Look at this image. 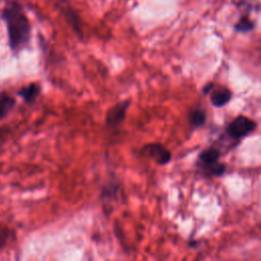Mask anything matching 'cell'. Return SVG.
I'll list each match as a JSON object with an SVG mask.
<instances>
[{
  "mask_svg": "<svg viewBox=\"0 0 261 261\" xmlns=\"http://www.w3.org/2000/svg\"><path fill=\"white\" fill-rule=\"evenodd\" d=\"M209 94H210V102L216 108L225 106L231 100V97H232L231 91L225 86H218L215 88V85H214L213 89Z\"/></svg>",
  "mask_w": 261,
  "mask_h": 261,
  "instance_id": "cell-6",
  "label": "cell"
},
{
  "mask_svg": "<svg viewBox=\"0 0 261 261\" xmlns=\"http://www.w3.org/2000/svg\"><path fill=\"white\" fill-rule=\"evenodd\" d=\"M121 191V182L113 176L105 181L100 193V200L103 205L104 213L109 215L112 211V203L115 202Z\"/></svg>",
  "mask_w": 261,
  "mask_h": 261,
  "instance_id": "cell-4",
  "label": "cell"
},
{
  "mask_svg": "<svg viewBox=\"0 0 261 261\" xmlns=\"http://www.w3.org/2000/svg\"><path fill=\"white\" fill-rule=\"evenodd\" d=\"M214 83H212V82H209V83H207L206 85H204V87L202 88V93L204 94V95H208L210 92H211V90L213 89V87H214Z\"/></svg>",
  "mask_w": 261,
  "mask_h": 261,
  "instance_id": "cell-13",
  "label": "cell"
},
{
  "mask_svg": "<svg viewBox=\"0 0 261 261\" xmlns=\"http://www.w3.org/2000/svg\"><path fill=\"white\" fill-rule=\"evenodd\" d=\"M255 21L249 16L248 13H243L239 20L234 23L233 25V30L234 32L237 33H240V34H246V33H249L253 30H255Z\"/></svg>",
  "mask_w": 261,
  "mask_h": 261,
  "instance_id": "cell-10",
  "label": "cell"
},
{
  "mask_svg": "<svg viewBox=\"0 0 261 261\" xmlns=\"http://www.w3.org/2000/svg\"><path fill=\"white\" fill-rule=\"evenodd\" d=\"M220 157H221V152L218 148L207 147L199 153L198 166L208 165V164L217 162V161H219Z\"/></svg>",
  "mask_w": 261,
  "mask_h": 261,
  "instance_id": "cell-8",
  "label": "cell"
},
{
  "mask_svg": "<svg viewBox=\"0 0 261 261\" xmlns=\"http://www.w3.org/2000/svg\"><path fill=\"white\" fill-rule=\"evenodd\" d=\"M140 154L150 158L158 165H166L171 160V152L161 143L152 142L142 146Z\"/></svg>",
  "mask_w": 261,
  "mask_h": 261,
  "instance_id": "cell-5",
  "label": "cell"
},
{
  "mask_svg": "<svg viewBox=\"0 0 261 261\" xmlns=\"http://www.w3.org/2000/svg\"><path fill=\"white\" fill-rule=\"evenodd\" d=\"M15 98L6 92H0V120L4 118L14 107Z\"/></svg>",
  "mask_w": 261,
  "mask_h": 261,
  "instance_id": "cell-11",
  "label": "cell"
},
{
  "mask_svg": "<svg viewBox=\"0 0 261 261\" xmlns=\"http://www.w3.org/2000/svg\"><path fill=\"white\" fill-rule=\"evenodd\" d=\"M199 168L208 176H214V177H220L226 172V165L222 162H214L208 165H201Z\"/></svg>",
  "mask_w": 261,
  "mask_h": 261,
  "instance_id": "cell-12",
  "label": "cell"
},
{
  "mask_svg": "<svg viewBox=\"0 0 261 261\" xmlns=\"http://www.w3.org/2000/svg\"><path fill=\"white\" fill-rule=\"evenodd\" d=\"M188 121L192 129H198L205 125L207 121V113L200 106H195L189 110Z\"/></svg>",
  "mask_w": 261,
  "mask_h": 261,
  "instance_id": "cell-7",
  "label": "cell"
},
{
  "mask_svg": "<svg viewBox=\"0 0 261 261\" xmlns=\"http://www.w3.org/2000/svg\"><path fill=\"white\" fill-rule=\"evenodd\" d=\"M257 126V122L254 119L246 115H238L227 124L225 133L230 139L237 141L254 133Z\"/></svg>",
  "mask_w": 261,
  "mask_h": 261,
  "instance_id": "cell-2",
  "label": "cell"
},
{
  "mask_svg": "<svg viewBox=\"0 0 261 261\" xmlns=\"http://www.w3.org/2000/svg\"><path fill=\"white\" fill-rule=\"evenodd\" d=\"M130 103V99L127 98L115 103L106 111L104 119V126L106 130H115L121 126L126 117V112Z\"/></svg>",
  "mask_w": 261,
  "mask_h": 261,
  "instance_id": "cell-3",
  "label": "cell"
},
{
  "mask_svg": "<svg viewBox=\"0 0 261 261\" xmlns=\"http://www.w3.org/2000/svg\"><path fill=\"white\" fill-rule=\"evenodd\" d=\"M41 92V88L39 86V84L37 83H31L24 87H22L19 91H18V95L29 104L33 103L36 101V99L38 98V96L40 95Z\"/></svg>",
  "mask_w": 261,
  "mask_h": 261,
  "instance_id": "cell-9",
  "label": "cell"
},
{
  "mask_svg": "<svg viewBox=\"0 0 261 261\" xmlns=\"http://www.w3.org/2000/svg\"><path fill=\"white\" fill-rule=\"evenodd\" d=\"M2 19L5 23L8 44L13 52H17L25 47L32 36L30 19L22 6L14 1H7L1 11Z\"/></svg>",
  "mask_w": 261,
  "mask_h": 261,
  "instance_id": "cell-1",
  "label": "cell"
}]
</instances>
